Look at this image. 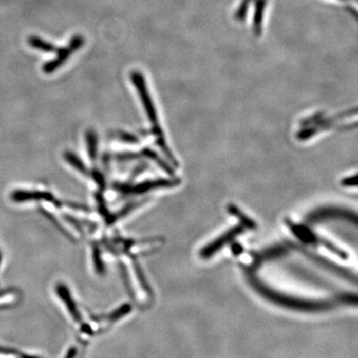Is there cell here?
I'll return each mask as SVG.
<instances>
[{
	"label": "cell",
	"mask_w": 358,
	"mask_h": 358,
	"mask_svg": "<svg viewBox=\"0 0 358 358\" xmlns=\"http://www.w3.org/2000/svg\"><path fill=\"white\" fill-rule=\"evenodd\" d=\"M130 80L139 92L140 100L142 102L144 109L146 110V114L149 118V121L156 125V129L159 130V127L157 125V116H156V109H155L152 97L149 96V93H148L144 77L139 71H133V73L130 74Z\"/></svg>",
	"instance_id": "cell-1"
},
{
	"label": "cell",
	"mask_w": 358,
	"mask_h": 358,
	"mask_svg": "<svg viewBox=\"0 0 358 358\" xmlns=\"http://www.w3.org/2000/svg\"><path fill=\"white\" fill-rule=\"evenodd\" d=\"M84 44V38L82 36H75L71 39L69 46L62 47L60 49H57V53L58 56L56 59L50 61V62L45 63V65L43 66V71L46 74H51L53 73L55 70H57L58 68H60L64 63L68 60V58L70 57V55L72 53H74L75 51H77Z\"/></svg>",
	"instance_id": "cell-2"
},
{
	"label": "cell",
	"mask_w": 358,
	"mask_h": 358,
	"mask_svg": "<svg viewBox=\"0 0 358 358\" xmlns=\"http://www.w3.org/2000/svg\"><path fill=\"white\" fill-rule=\"evenodd\" d=\"M267 0H256L255 13L253 20V30L256 36H260L262 33V23L264 19Z\"/></svg>",
	"instance_id": "cell-3"
},
{
	"label": "cell",
	"mask_w": 358,
	"mask_h": 358,
	"mask_svg": "<svg viewBox=\"0 0 358 358\" xmlns=\"http://www.w3.org/2000/svg\"><path fill=\"white\" fill-rule=\"evenodd\" d=\"M28 44L33 47L34 49L43 51V52H56L57 48L54 46L52 43H49L42 38H39L37 36H30L28 38Z\"/></svg>",
	"instance_id": "cell-4"
},
{
	"label": "cell",
	"mask_w": 358,
	"mask_h": 358,
	"mask_svg": "<svg viewBox=\"0 0 358 358\" xmlns=\"http://www.w3.org/2000/svg\"><path fill=\"white\" fill-rule=\"evenodd\" d=\"M250 3H251V0H242L238 10L235 13V19L236 20L243 21L246 18L248 9H249Z\"/></svg>",
	"instance_id": "cell-5"
},
{
	"label": "cell",
	"mask_w": 358,
	"mask_h": 358,
	"mask_svg": "<svg viewBox=\"0 0 358 358\" xmlns=\"http://www.w3.org/2000/svg\"><path fill=\"white\" fill-rule=\"evenodd\" d=\"M0 353H2V354H16L17 351L14 349H11V348L0 346Z\"/></svg>",
	"instance_id": "cell-6"
},
{
	"label": "cell",
	"mask_w": 358,
	"mask_h": 358,
	"mask_svg": "<svg viewBox=\"0 0 358 358\" xmlns=\"http://www.w3.org/2000/svg\"><path fill=\"white\" fill-rule=\"evenodd\" d=\"M76 353H77V351H76V348H75V347L70 348V350L68 351V353H67V355H66V357L65 358H75Z\"/></svg>",
	"instance_id": "cell-7"
},
{
	"label": "cell",
	"mask_w": 358,
	"mask_h": 358,
	"mask_svg": "<svg viewBox=\"0 0 358 358\" xmlns=\"http://www.w3.org/2000/svg\"><path fill=\"white\" fill-rule=\"evenodd\" d=\"M21 358H39L36 357V356H31V355H23Z\"/></svg>",
	"instance_id": "cell-8"
},
{
	"label": "cell",
	"mask_w": 358,
	"mask_h": 358,
	"mask_svg": "<svg viewBox=\"0 0 358 358\" xmlns=\"http://www.w3.org/2000/svg\"><path fill=\"white\" fill-rule=\"evenodd\" d=\"M354 1H356V0H354Z\"/></svg>",
	"instance_id": "cell-9"
}]
</instances>
